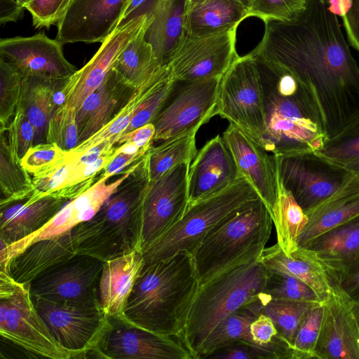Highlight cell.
I'll list each match as a JSON object with an SVG mask.
<instances>
[{"label": "cell", "mask_w": 359, "mask_h": 359, "mask_svg": "<svg viewBox=\"0 0 359 359\" xmlns=\"http://www.w3.org/2000/svg\"><path fill=\"white\" fill-rule=\"evenodd\" d=\"M264 25L263 37L250 53L266 67L288 72L311 90L327 138L359 116V67L327 0H308L294 19Z\"/></svg>", "instance_id": "1"}, {"label": "cell", "mask_w": 359, "mask_h": 359, "mask_svg": "<svg viewBox=\"0 0 359 359\" xmlns=\"http://www.w3.org/2000/svg\"><path fill=\"white\" fill-rule=\"evenodd\" d=\"M199 286L189 252H179L145 265L128 297L125 320L156 333L180 337Z\"/></svg>", "instance_id": "2"}, {"label": "cell", "mask_w": 359, "mask_h": 359, "mask_svg": "<svg viewBox=\"0 0 359 359\" xmlns=\"http://www.w3.org/2000/svg\"><path fill=\"white\" fill-rule=\"evenodd\" d=\"M259 66L266 116L262 148L273 155L320 149L327 137L311 90L288 72Z\"/></svg>", "instance_id": "3"}, {"label": "cell", "mask_w": 359, "mask_h": 359, "mask_svg": "<svg viewBox=\"0 0 359 359\" xmlns=\"http://www.w3.org/2000/svg\"><path fill=\"white\" fill-rule=\"evenodd\" d=\"M149 182L144 156L95 215L71 230L76 254L106 262L141 252V205Z\"/></svg>", "instance_id": "4"}, {"label": "cell", "mask_w": 359, "mask_h": 359, "mask_svg": "<svg viewBox=\"0 0 359 359\" xmlns=\"http://www.w3.org/2000/svg\"><path fill=\"white\" fill-rule=\"evenodd\" d=\"M269 270L258 259L232 266L199 286L180 337L193 359L224 318L255 300L265 290Z\"/></svg>", "instance_id": "5"}, {"label": "cell", "mask_w": 359, "mask_h": 359, "mask_svg": "<svg viewBox=\"0 0 359 359\" xmlns=\"http://www.w3.org/2000/svg\"><path fill=\"white\" fill-rule=\"evenodd\" d=\"M272 223L259 198L210 231L193 255L200 285L232 266L258 259L270 238Z\"/></svg>", "instance_id": "6"}, {"label": "cell", "mask_w": 359, "mask_h": 359, "mask_svg": "<svg viewBox=\"0 0 359 359\" xmlns=\"http://www.w3.org/2000/svg\"><path fill=\"white\" fill-rule=\"evenodd\" d=\"M259 198L250 182L241 177L224 189L189 203L182 216L142 251L144 266L182 251L193 255L210 231Z\"/></svg>", "instance_id": "7"}, {"label": "cell", "mask_w": 359, "mask_h": 359, "mask_svg": "<svg viewBox=\"0 0 359 359\" xmlns=\"http://www.w3.org/2000/svg\"><path fill=\"white\" fill-rule=\"evenodd\" d=\"M1 338L32 355L50 359L76 358L53 337L39 314L29 284L0 271Z\"/></svg>", "instance_id": "8"}, {"label": "cell", "mask_w": 359, "mask_h": 359, "mask_svg": "<svg viewBox=\"0 0 359 359\" xmlns=\"http://www.w3.org/2000/svg\"><path fill=\"white\" fill-rule=\"evenodd\" d=\"M215 115L227 119L262 148L266 133L264 94L259 63L250 53L238 55L222 76Z\"/></svg>", "instance_id": "9"}, {"label": "cell", "mask_w": 359, "mask_h": 359, "mask_svg": "<svg viewBox=\"0 0 359 359\" xmlns=\"http://www.w3.org/2000/svg\"><path fill=\"white\" fill-rule=\"evenodd\" d=\"M278 178L304 212L322 203L353 177L315 151L273 155Z\"/></svg>", "instance_id": "10"}, {"label": "cell", "mask_w": 359, "mask_h": 359, "mask_svg": "<svg viewBox=\"0 0 359 359\" xmlns=\"http://www.w3.org/2000/svg\"><path fill=\"white\" fill-rule=\"evenodd\" d=\"M238 25L209 34L184 32L167 64L173 79L187 82L222 78L238 57L236 50Z\"/></svg>", "instance_id": "11"}, {"label": "cell", "mask_w": 359, "mask_h": 359, "mask_svg": "<svg viewBox=\"0 0 359 359\" xmlns=\"http://www.w3.org/2000/svg\"><path fill=\"white\" fill-rule=\"evenodd\" d=\"M104 262L76 254L29 283L32 298L77 305H99L98 284Z\"/></svg>", "instance_id": "12"}, {"label": "cell", "mask_w": 359, "mask_h": 359, "mask_svg": "<svg viewBox=\"0 0 359 359\" xmlns=\"http://www.w3.org/2000/svg\"><path fill=\"white\" fill-rule=\"evenodd\" d=\"M55 339L76 358L94 351L109 325L100 305L77 306L32 298Z\"/></svg>", "instance_id": "13"}, {"label": "cell", "mask_w": 359, "mask_h": 359, "mask_svg": "<svg viewBox=\"0 0 359 359\" xmlns=\"http://www.w3.org/2000/svg\"><path fill=\"white\" fill-rule=\"evenodd\" d=\"M222 78L182 82L177 86L164 107L153 119L154 142L197 130L215 116Z\"/></svg>", "instance_id": "14"}, {"label": "cell", "mask_w": 359, "mask_h": 359, "mask_svg": "<svg viewBox=\"0 0 359 359\" xmlns=\"http://www.w3.org/2000/svg\"><path fill=\"white\" fill-rule=\"evenodd\" d=\"M190 161L183 162L149 182L141 205V252L171 227L189 205Z\"/></svg>", "instance_id": "15"}, {"label": "cell", "mask_w": 359, "mask_h": 359, "mask_svg": "<svg viewBox=\"0 0 359 359\" xmlns=\"http://www.w3.org/2000/svg\"><path fill=\"white\" fill-rule=\"evenodd\" d=\"M152 20L153 15L147 9L120 25L102 43L93 57L67 79L60 90L65 97L63 104L77 111L86 97L100 86L121 52L149 27Z\"/></svg>", "instance_id": "16"}, {"label": "cell", "mask_w": 359, "mask_h": 359, "mask_svg": "<svg viewBox=\"0 0 359 359\" xmlns=\"http://www.w3.org/2000/svg\"><path fill=\"white\" fill-rule=\"evenodd\" d=\"M90 353L112 359H193L180 337L156 333L118 318H109L107 328Z\"/></svg>", "instance_id": "17"}, {"label": "cell", "mask_w": 359, "mask_h": 359, "mask_svg": "<svg viewBox=\"0 0 359 359\" xmlns=\"http://www.w3.org/2000/svg\"><path fill=\"white\" fill-rule=\"evenodd\" d=\"M330 277L331 287L322 303L316 358L359 359V302L346 292L336 278Z\"/></svg>", "instance_id": "18"}, {"label": "cell", "mask_w": 359, "mask_h": 359, "mask_svg": "<svg viewBox=\"0 0 359 359\" xmlns=\"http://www.w3.org/2000/svg\"><path fill=\"white\" fill-rule=\"evenodd\" d=\"M131 0H74L57 24L61 43H102L123 23Z\"/></svg>", "instance_id": "19"}, {"label": "cell", "mask_w": 359, "mask_h": 359, "mask_svg": "<svg viewBox=\"0 0 359 359\" xmlns=\"http://www.w3.org/2000/svg\"><path fill=\"white\" fill-rule=\"evenodd\" d=\"M62 43L43 33L0 40V57L13 64L25 77L68 78L75 67L65 57Z\"/></svg>", "instance_id": "20"}, {"label": "cell", "mask_w": 359, "mask_h": 359, "mask_svg": "<svg viewBox=\"0 0 359 359\" xmlns=\"http://www.w3.org/2000/svg\"><path fill=\"white\" fill-rule=\"evenodd\" d=\"M139 161L125 171L121 177L111 183H107V179L97 180L84 192L68 201L39 231L21 241L6 245L4 250L5 255L8 259H13L32 243L64 234L79 224L93 218L104 202L135 169Z\"/></svg>", "instance_id": "21"}, {"label": "cell", "mask_w": 359, "mask_h": 359, "mask_svg": "<svg viewBox=\"0 0 359 359\" xmlns=\"http://www.w3.org/2000/svg\"><path fill=\"white\" fill-rule=\"evenodd\" d=\"M222 137L234 158L241 176L252 186L271 213L278 188L273 154H269L231 123H229Z\"/></svg>", "instance_id": "22"}, {"label": "cell", "mask_w": 359, "mask_h": 359, "mask_svg": "<svg viewBox=\"0 0 359 359\" xmlns=\"http://www.w3.org/2000/svg\"><path fill=\"white\" fill-rule=\"evenodd\" d=\"M241 177L224 138L217 135L202 147L190 165L189 203L224 189Z\"/></svg>", "instance_id": "23"}, {"label": "cell", "mask_w": 359, "mask_h": 359, "mask_svg": "<svg viewBox=\"0 0 359 359\" xmlns=\"http://www.w3.org/2000/svg\"><path fill=\"white\" fill-rule=\"evenodd\" d=\"M67 198L55 193L34 191L28 198L1 208V243L21 241L43 228L65 204Z\"/></svg>", "instance_id": "24"}, {"label": "cell", "mask_w": 359, "mask_h": 359, "mask_svg": "<svg viewBox=\"0 0 359 359\" xmlns=\"http://www.w3.org/2000/svg\"><path fill=\"white\" fill-rule=\"evenodd\" d=\"M135 87L111 68L100 86L76 111L79 144L107 125L128 100Z\"/></svg>", "instance_id": "25"}, {"label": "cell", "mask_w": 359, "mask_h": 359, "mask_svg": "<svg viewBox=\"0 0 359 359\" xmlns=\"http://www.w3.org/2000/svg\"><path fill=\"white\" fill-rule=\"evenodd\" d=\"M144 265L142 252L104 262L98 284V302L108 318L125 320L128 297Z\"/></svg>", "instance_id": "26"}, {"label": "cell", "mask_w": 359, "mask_h": 359, "mask_svg": "<svg viewBox=\"0 0 359 359\" xmlns=\"http://www.w3.org/2000/svg\"><path fill=\"white\" fill-rule=\"evenodd\" d=\"M309 249L330 276L340 279L359 265V215L312 241Z\"/></svg>", "instance_id": "27"}, {"label": "cell", "mask_w": 359, "mask_h": 359, "mask_svg": "<svg viewBox=\"0 0 359 359\" xmlns=\"http://www.w3.org/2000/svg\"><path fill=\"white\" fill-rule=\"evenodd\" d=\"M305 213L307 223L298 239L301 248L359 215V179L353 175L339 190Z\"/></svg>", "instance_id": "28"}, {"label": "cell", "mask_w": 359, "mask_h": 359, "mask_svg": "<svg viewBox=\"0 0 359 359\" xmlns=\"http://www.w3.org/2000/svg\"><path fill=\"white\" fill-rule=\"evenodd\" d=\"M75 255L70 231L32 243L11 260L4 273L17 283L29 284L40 274Z\"/></svg>", "instance_id": "29"}, {"label": "cell", "mask_w": 359, "mask_h": 359, "mask_svg": "<svg viewBox=\"0 0 359 359\" xmlns=\"http://www.w3.org/2000/svg\"><path fill=\"white\" fill-rule=\"evenodd\" d=\"M258 260L270 271L294 277L307 284L322 303L326 299L331 287V278L309 249L299 247L291 257H287L276 243L265 248Z\"/></svg>", "instance_id": "30"}, {"label": "cell", "mask_w": 359, "mask_h": 359, "mask_svg": "<svg viewBox=\"0 0 359 359\" xmlns=\"http://www.w3.org/2000/svg\"><path fill=\"white\" fill-rule=\"evenodd\" d=\"M185 4L186 0H152L147 8L153 20L145 38L162 66L167 65L174 46L184 32Z\"/></svg>", "instance_id": "31"}, {"label": "cell", "mask_w": 359, "mask_h": 359, "mask_svg": "<svg viewBox=\"0 0 359 359\" xmlns=\"http://www.w3.org/2000/svg\"><path fill=\"white\" fill-rule=\"evenodd\" d=\"M249 17L246 8L231 0L186 1L184 29L192 34H209L240 25Z\"/></svg>", "instance_id": "32"}, {"label": "cell", "mask_w": 359, "mask_h": 359, "mask_svg": "<svg viewBox=\"0 0 359 359\" xmlns=\"http://www.w3.org/2000/svg\"><path fill=\"white\" fill-rule=\"evenodd\" d=\"M68 78L46 79L25 77L18 108L22 110L34 128V145L46 142L49 121L57 107L55 93Z\"/></svg>", "instance_id": "33"}, {"label": "cell", "mask_w": 359, "mask_h": 359, "mask_svg": "<svg viewBox=\"0 0 359 359\" xmlns=\"http://www.w3.org/2000/svg\"><path fill=\"white\" fill-rule=\"evenodd\" d=\"M270 215L278 245L286 256L291 257L299 248V236L307 223V217L279 178L277 198Z\"/></svg>", "instance_id": "34"}, {"label": "cell", "mask_w": 359, "mask_h": 359, "mask_svg": "<svg viewBox=\"0 0 359 359\" xmlns=\"http://www.w3.org/2000/svg\"><path fill=\"white\" fill-rule=\"evenodd\" d=\"M20 160L18 151L9 145L5 133L1 131V208L24 200L35 191L32 178L21 165Z\"/></svg>", "instance_id": "35"}, {"label": "cell", "mask_w": 359, "mask_h": 359, "mask_svg": "<svg viewBox=\"0 0 359 359\" xmlns=\"http://www.w3.org/2000/svg\"><path fill=\"white\" fill-rule=\"evenodd\" d=\"M147 29L133 39L115 61L112 68L134 87L154 76L162 66L145 38Z\"/></svg>", "instance_id": "36"}, {"label": "cell", "mask_w": 359, "mask_h": 359, "mask_svg": "<svg viewBox=\"0 0 359 359\" xmlns=\"http://www.w3.org/2000/svg\"><path fill=\"white\" fill-rule=\"evenodd\" d=\"M167 69L168 66L165 65L151 79L135 87L131 95L116 116L107 125L88 140L78 144L71 151L79 154L104 140L111 139L114 142V140L128 128L132 119L140 109L143 102Z\"/></svg>", "instance_id": "37"}, {"label": "cell", "mask_w": 359, "mask_h": 359, "mask_svg": "<svg viewBox=\"0 0 359 359\" xmlns=\"http://www.w3.org/2000/svg\"><path fill=\"white\" fill-rule=\"evenodd\" d=\"M259 314L258 297L229 314L217 324L205 340L199 359L207 358L213 351L231 341L245 340L255 343L251 334L250 326Z\"/></svg>", "instance_id": "38"}, {"label": "cell", "mask_w": 359, "mask_h": 359, "mask_svg": "<svg viewBox=\"0 0 359 359\" xmlns=\"http://www.w3.org/2000/svg\"><path fill=\"white\" fill-rule=\"evenodd\" d=\"M196 132L192 130L173 136L148 150L146 160L150 182L158 180L183 162H191L197 154Z\"/></svg>", "instance_id": "39"}, {"label": "cell", "mask_w": 359, "mask_h": 359, "mask_svg": "<svg viewBox=\"0 0 359 359\" xmlns=\"http://www.w3.org/2000/svg\"><path fill=\"white\" fill-rule=\"evenodd\" d=\"M260 314L269 316L279 335L292 347L298 329L308 312L321 304L301 301L271 298L264 292L259 295Z\"/></svg>", "instance_id": "40"}, {"label": "cell", "mask_w": 359, "mask_h": 359, "mask_svg": "<svg viewBox=\"0 0 359 359\" xmlns=\"http://www.w3.org/2000/svg\"><path fill=\"white\" fill-rule=\"evenodd\" d=\"M315 153L343 167L359 159V116L337 134L327 138Z\"/></svg>", "instance_id": "41"}, {"label": "cell", "mask_w": 359, "mask_h": 359, "mask_svg": "<svg viewBox=\"0 0 359 359\" xmlns=\"http://www.w3.org/2000/svg\"><path fill=\"white\" fill-rule=\"evenodd\" d=\"M25 76L11 62L0 57V123L6 128L20 102Z\"/></svg>", "instance_id": "42"}, {"label": "cell", "mask_w": 359, "mask_h": 359, "mask_svg": "<svg viewBox=\"0 0 359 359\" xmlns=\"http://www.w3.org/2000/svg\"><path fill=\"white\" fill-rule=\"evenodd\" d=\"M76 110L62 104L54 111L49 121L46 142L56 144L65 151H71L79 144Z\"/></svg>", "instance_id": "43"}, {"label": "cell", "mask_w": 359, "mask_h": 359, "mask_svg": "<svg viewBox=\"0 0 359 359\" xmlns=\"http://www.w3.org/2000/svg\"><path fill=\"white\" fill-rule=\"evenodd\" d=\"M264 292L271 298L322 304L314 290L303 281L270 271Z\"/></svg>", "instance_id": "44"}, {"label": "cell", "mask_w": 359, "mask_h": 359, "mask_svg": "<svg viewBox=\"0 0 359 359\" xmlns=\"http://www.w3.org/2000/svg\"><path fill=\"white\" fill-rule=\"evenodd\" d=\"M323 315L322 304L312 308L303 319L296 334L291 359L316 358V347L320 333Z\"/></svg>", "instance_id": "45"}, {"label": "cell", "mask_w": 359, "mask_h": 359, "mask_svg": "<svg viewBox=\"0 0 359 359\" xmlns=\"http://www.w3.org/2000/svg\"><path fill=\"white\" fill-rule=\"evenodd\" d=\"M70 151H65L54 143H40L28 149L20 162L32 177L43 174L67 160Z\"/></svg>", "instance_id": "46"}, {"label": "cell", "mask_w": 359, "mask_h": 359, "mask_svg": "<svg viewBox=\"0 0 359 359\" xmlns=\"http://www.w3.org/2000/svg\"><path fill=\"white\" fill-rule=\"evenodd\" d=\"M308 0H252L249 16L256 17L264 23L271 21H289L306 8Z\"/></svg>", "instance_id": "47"}, {"label": "cell", "mask_w": 359, "mask_h": 359, "mask_svg": "<svg viewBox=\"0 0 359 359\" xmlns=\"http://www.w3.org/2000/svg\"><path fill=\"white\" fill-rule=\"evenodd\" d=\"M74 0H31L26 9L36 28L49 29L63 18Z\"/></svg>", "instance_id": "48"}, {"label": "cell", "mask_w": 359, "mask_h": 359, "mask_svg": "<svg viewBox=\"0 0 359 359\" xmlns=\"http://www.w3.org/2000/svg\"><path fill=\"white\" fill-rule=\"evenodd\" d=\"M69 158L53 169L32 177L35 190L48 194L69 187L71 175L75 168V159L70 151Z\"/></svg>", "instance_id": "49"}, {"label": "cell", "mask_w": 359, "mask_h": 359, "mask_svg": "<svg viewBox=\"0 0 359 359\" xmlns=\"http://www.w3.org/2000/svg\"><path fill=\"white\" fill-rule=\"evenodd\" d=\"M11 121L15 130L19 156L22 158L28 149L34 145L35 130L20 108H18Z\"/></svg>", "instance_id": "50"}, {"label": "cell", "mask_w": 359, "mask_h": 359, "mask_svg": "<svg viewBox=\"0 0 359 359\" xmlns=\"http://www.w3.org/2000/svg\"><path fill=\"white\" fill-rule=\"evenodd\" d=\"M250 332L253 341L261 346L269 345L281 337L272 320L262 313L252 323Z\"/></svg>", "instance_id": "51"}, {"label": "cell", "mask_w": 359, "mask_h": 359, "mask_svg": "<svg viewBox=\"0 0 359 359\" xmlns=\"http://www.w3.org/2000/svg\"><path fill=\"white\" fill-rule=\"evenodd\" d=\"M155 127L152 123H147L130 132L125 133L114 140L115 144L125 142L133 143L144 148L151 147L154 142Z\"/></svg>", "instance_id": "52"}, {"label": "cell", "mask_w": 359, "mask_h": 359, "mask_svg": "<svg viewBox=\"0 0 359 359\" xmlns=\"http://www.w3.org/2000/svg\"><path fill=\"white\" fill-rule=\"evenodd\" d=\"M151 148V147H150ZM150 148H146L136 154L120 153L104 168L97 180H108L111 176L122 172L124 169L141 160Z\"/></svg>", "instance_id": "53"}, {"label": "cell", "mask_w": 359, "mask_h": 359, "mask_svg": "<svg viewBox=\"0 0 359 359\" xmlns=\"http://www.w3.org/2000/svg\"><path fill=\"white\" fill-rule=\"evenodd\" d=\"M351 2L350 10L342 18L350 43L359 51V0Z\"/></svg>", "instance_id": "54"}, {"label": "cell", "mask_w": 359, "mask_h": 359, "mask_svg": "<svg viewBox=\"0 0 359 359\" xmlns=\"http://www.w3.org/2000/svg\"><path fill=\"white\" fill-rule=\"evenodd\" d=\"M25 9L17 0H0V24L17 22L23 18Z\"/></svg>", "instance_id": "55"}, {"label": "cell", "mask_w": 359, "mask_h": 359, "mask_svg": "<svg viewBox=\"0 0 359 359\" xmlns=\"http://www.w3.org/2000/svg\"><path fill=\"white\" fill-rule=\"evenodd\" d=\"M338 281L346 292L359 302V265L347 271Z\"/></svg>", "instance_id": "56"}, {"label": "cell", "mask_w": 359, "mask_h": 359, "mask_svg": "<svg viewBox=\"0 0 359 359\" xmlns=\"http://www.w3.org/2000/svg\"><path fill=\"white\" fill-rule=\"evenodd\" d=\"M329 11L336 16L344 17L351 6V0H327Z\"/></svg>", "instance_id": "57"}, {"label": "cell", "mask_w": 359, "mask_h": 359, "mask_svg": "<svg viewBox=\"0 0 359 359\" xmlns=\"http://www.w3.org/2000/svg\"><path fill=\"white\" fill-rule=\"evenodd\" d=\"M147 1L148 0H131L124 13L123 23L132 18L135 15V13L139 11Z\"/></svg>", "instance_id": "58"}, {"label": "cell", "mask_w": 359, "mask_h": 359, "mask_svg": "<svg viewBox=\"0 0 359 359\" xmlns=\"http://www.w3.org/2000/svg\"><path fill=\"white\" fill-rule=\"evenodd\" d=\"M344 168L359 179V159L348 163Z\"/></svg>", "instance_id": "59"}, {"label": "cell", "mask_w": 359, "mask_h": 359, "mask_svg": "<svg viewBox=\"0 0 359 359\" xmlns=\"http://www.w3.org/2000/svg\"><path fill=\"white\" fill-rule=\"evenodd\" d=\"M231 1H236V2L241 4L242 6H243L245 8H246L248 10V13H249V9H250V8L251 6V4H252V0H231Z\"/></svg>", "instance_id": "60"}, {"label": "cell", "mask_w": 359, "mask_h": 359, "mask_svg": "<svg viewBox=\"0 0 359 359\" xmlns=\"http://www.w3.org/2000/svg\"><path fill=\"white\" fill-rule=\"evenodd\" d=\"M31 0H17V1L26 9V6Z\"/></svg>", "instance_id": "61"}, {"label": "cell", "mask_w": 359, "mask_h": 359, "mask_svg": "<svg viewBox=\"0 0 359 359\" xmlns=\"http://www.w3.org/2000/svg\"><path fill=\"white\" fill-rule=\"evenodd\" d=\"M201 1V0H186L187 2H195V1Z\"/></svg>", "instance_id": "62"}]
</instances>
